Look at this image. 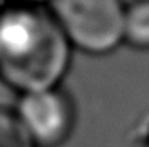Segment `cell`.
Masks as SVG:
<instances>
[{
	"mask_svg": "<svg viewBox=\"0 0 149 147\" xmlns=\"http://www.w3.org/2000/svg\"><path fill=\"white\" fill-rule=\"evenodd\" d=\"M71 42L38 6L0 9V78L22 94L58 87L69 67Z\"/></svg>",
	"mask_w": 149,
	"mask_h": 147,
	"instance_id": "cell-1",
	"label": "cell"
},
{
	"mask_svg": "<svg viewBox=\"0 0 149 147\" xmlns=\"http://www.w3.org/2000/svg\"><path fill=\"white\" fill-rule=\"evenodd\" d=\"M122 0H51V15L71 46L91 55H106L124 42Z\"/></svg>",
	"mask_w": 149,
	"mask_h": 147,
	"instance_id": "cell-2",
	"label": "cell"
},
{
	"mask_svg": "<svg viewBox=\"0 0 149 147\" xmlns=\"http://www.w3.org/2000/svg\"><path fill=\"white\" fill-rule=\"evenodd\" d=\"M36 147H56L74 127V107L58 87L22 94L17 109Z\"/></svg>",
	"mask_w": 149,
	"mask_h": 147,
	"instance_id": "cell-3",
	"label": "cell"
},
{
	"mask_svg": "<svg viewBox=\"0 0 149 147\" xmlns=\"http://www.w3.org/2000/svg\"><path fill=\"white\" fill-rule=\"evenodd\" d=\"M124 40L136 49H149V0H136L127 6Z\"/></svg>",
	"mask_w": 149,
	"mask_h": 147,
	"instance_id": "cell-4",
	"label": "cell"
},
{
	"mask_svg": "<svg viewBox=\"0 0 149 147\" xmlns=\"http://www.w3.org/2000/svg\"><path fill=\"white\" fill-rule=\"evenodd\" d=\"M0 147H36L20 114L0 107Z\"/></svg>",
	"mask_w": 149,
	"mask_h": 147,
	"instance_id": "cell-5",
	"label": "cell"
},
{
	"mask_svg": "<svg viewBox=\"0 0 149 147\" xmlns=\"http://www.w3.org/2000/svg\"><path fill=\"white\" fill-rule=\"evenodd\" d=\"M15 4H27V6H38L42 2H46V0H13Z\"/></svg>",
	"mask_w": 149,
	"mask_h": 147,
	"instance_id": "cell-6",
	"label": "cell"
}]
</instances>
